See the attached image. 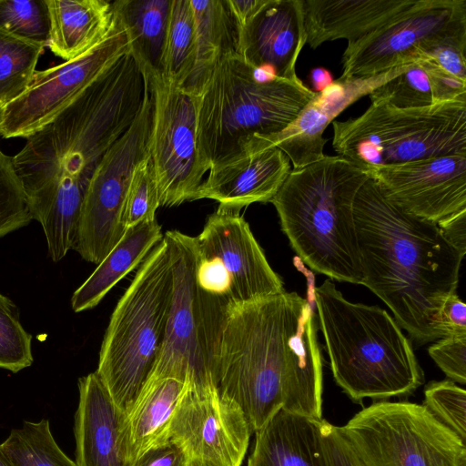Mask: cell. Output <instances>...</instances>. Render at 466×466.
Masks as SVG:
<instances>
[{"mask_svg": "<svg viewBox=\"0 0 466 466\" xmlns=\"http://www.w3.org/2000/svg\"><path fill=\"white\" fill-rule=\"evenodd\" d=\"M198 299L212 384L240 408L252 432L281 409L322 419L323 359L307 299L283 291L227 304L198 290Z\"/></svg>", "mask_w": 466, "mask_h": 466, "instance_id": "6da1fadb", "label": "cell"}, {"mask_svg": "<svg viewBox=\"0 0 466 466\" xmlns=\"http://www.w3.org/2000/svg\"><path fill=\"white\" fill-rule=\"evenodd\" d=\"M361 285L392 311L395 321L420 344L439 339L438 315L459 283L464 255L437 223L390 202L370 177L354 202Z\"/></svg>", "mask_w": 466, "mask_h": 466, "instance_id": "7a4b0ae2", "label": "cell"}, {"mask_svg": "<svg viewBox=\"0 0 466 466\" xmlns=\"http://www.w3.org/2000/svg\"><path fill=\"white\" fill-rule=\"evenodd\" d=\"M149 86L131 52L106 69L13 157L31 214L59 183L86 189L109 147L131 126Z\"/></svg>", "mask_w": 466, "mask_h": 466, "instance_id": "3957f363", "label": "cell"}, {"mask_svg": "<svg viewBox=\"0 0 466 466\" xmlns=\"http://www.w3.org/2000/svg\"><path fill=\"white\" fill-rule=\"evenodd\" d=\"M370 171L339 156L293 168L270 200L300 260L339 282L361 284L354 202Z\"/></svg>", "mask_w": 466, "mask_h": 466, "instance_id": "277c9868", "label": "cell"}, {"mask_svg": "<svg viewBox=\"0 0 466 466\" xmlns=\"http://www.w3.org/2000/svg\"><path fill=\"white\" fill-rule=\"evenodd\" d=\"M314 298L334 380L353 401L408 395L423 383L410 341L386 310L348 300L329 279Z\"/></svg>", "mask_w": 466, "mask_h": 466, "instance_id": "5b68a950", "label": "cell"}, {"mask_svg": "<svg viewBox=\"0 0 466 466\" xmlns=\"http://www.w3.org/2000/svg\"><path fill=\"white\" fill-rule=\"evenodd\" d=\"M254 71L238 54L224 56L197 96V140L207 172L286 129L316 95L300 79L261 82Z\"/></svg>", "mask_w": 466, "mask_h": 466, "instance_id": "8992f818", "label": "cell"}, {"mask_svg": "<svg viewBox=\"0 0 466 466\" xmlns=\"http://www.w3.org/2000/svg\"><path fill=\"white\" fill-rule=\"evenodd\" d=\"M172 297L170 253L163 237L118 300L99 351L96 373L127 415L159 358Z\"/></svg>", "mask_w": 466, "mask_h": 466, "instance_id": "52a82bcc", "label": "cell"}, {"mask_svg": "<svg viewBox=\"0 0 466 466\" xmlns=\"http://www.w3.org/2000/svg\"><path fill=\"white\" fill-rule=\"evenodd\" d=\"M331 124L338 156L367 170L466 155V101L420 108L371 102L360 116Z\"/></svg>", "mask_w": 466, "mask_h": 466, "instance_id": "ba28073f", "label": "cell"}, {"mask_svg": "<svg viewBox=\"0 0 466 466\" xmlns=\"http://www.w3.org/2000/svg\"><path fill=\"white\" fill-rule=\"evenodd\" d=\"M339 429L365 466H466L465 442L423 405L376 401Z\"/></svg>", "mask_w": 466, "mask_h": 466, "instance_id": "9c48e42d", "label": "cell"}, {"mask_svg": "<svg viewBox=\"0 0 466 466\" xmlns=\"http://www.w3.org/2000/svg\"><path fill=\"white\" fill-rule=\"evenodd\" d=\"M154 99L150 84L131 126L109 147L87 185L74 250L99 264L121 239L124 210L137 167L150 158Z\"/></svg>", "mask_w": 466, "mask_h": 466, "instance_id": "30bf717a", "label": "cell"}, {"mask_svg": "<svg viewBox=\"0 0 466 466\" xmlns=\"http://www.w3.org/2000/svg\"><path fill=\"white\" fill-rule=\"evenodd\" d=\"M466 35V0H416L342 55L340 80L370 77L412 64L435 46Z\"/></svg>", "mask_w": 466, "mask_h": 466, "instance_id": "8fae6325", "label": "cell"}, {"mask_svg": "<svg viewBox=\"0 0 466 466\" xmlns=\"http://www.w3.org/2000/svg\"><path fill=\"white\" fill-rule=\"evenodd\" d=\"M130 49L127 30L114 13L112 25L99 43L73 60L35 71L27 88L1 107L0 137L27 138L36 133Z\"/></svg>", "mask_w": 466, "mask_h": 466, "instance_id": "7c38bea8", "label": "cell"}, {"mask_svg": "<svg viewBox=\"0 0 466 466\" xmlns=\"http://www.w3.org/2000/svg\"><path fill=\"white\" fill-rule=\"evenodd\" d=\"M147 77L154 99L150 160L160 207H174L192 201L207 173L197 140L198 98L162 76Z\"/></svg>", "mask_w": 466, "mask_h": 466, "instance_id": "4fadbf2b", "label": "cell"}, {"mask_svg": "<svg viewBox=\"0 0 466 466\" xmlns=\"http://www.w3.org/2000/svg\"><path fill=\"white\" fill-rule=\"evenodd\" d=\"M163 237L169 248L173 297L163 348L149 379L171 377L193 387L213 385L195 279L196 238L177 230H168Z\"/></svg>", "mask_w": 466, "mask_h": 466, "instance_id": "5bb4252c", "label": "cell"}, {"mask_svg": "<svg viewBox=\"0 0 466 466\" xmlns=\"http://www.w3.org/2000/svg\"><path fill=\"white\" fill-rule=\"evenodd\" d=\"M251 433L240 408L214 385L188 384L174 413L169 441L186 466H241Z\"/></svg>", "mask_w": 466, "mask_h": 466, "instance_id": "9a60e30c", "label": "cell"}, {"mask_svg": "<svg viewBox=\"0 0 466 466\" xmlns=\"http://www.w3.org/2000/svg\"><path fill=\"white\" fill-rule=\"evenodd\" d=\"M384 197L412 216L438 223L466 210V155L370 169Z\"/></svg>", "mask_w": 466, "mask_h": 466, "instance_id": "2e32d148", "label": "cell"}, {"mask_svg": "<svg viewBox=\"0 0 466 466\" xmlns=\"http://www.w3.org/2000/svg\"><path fill=\"white\" fill-rule=\"evenodd\" d=\"M195 238L198 252L218 258L228 270L233 303L250 302L285 291L281 279L270 267L239 212L218 208Z\"/></svg>", "mask_w": 466, "mask_h": 466, "instance_id": "e0dca14e", "label": "cell"}, {"mask_svg": "<svg viewBox=\"0 0 466 466\" xmlns=\"http://www.w3.org/2000/svg\"><path fill=\"white\" fill-rule=\"evenodd\" d=\"M409 65L370 77L337 79L306 105L290 125L279 134L256 139L247 154L278 147L293 168H300L325 157L323 137L327 127L351 104L402 73Z\"/></svg>", "mask_w": 466, "mask_h": 466, "instance_id": "ac0fdd59", "label": "cell"}, {"mask_svg": "<svg viewBox=\"0 0 466 466\" xmlns=\"http://www.w3.org/2000/svg\"><path fill=\"white\" fill-rule=\"evenodd\" d=\"M75 415L76 466H133L127 415L95 372L78 380Z\"/></svg>", "mask_w": 466, "mask_h": 466, "instance_id": "d6986e66", "label": "cell"}, {"mask_svg": "<svg viewBox=\"0 0 466 466\" xmlns=\"http://www.w3.org/2000/svg\"><path fill=\"white\" fill-rule=\"evenodd\" d=\"M306 44L303 0H264L240 28L238 55L255 69L298 80L295 66Z\"/></svg>", "mask_w": 466, "mask_h": 466, "instance_id": "ffe728a7", "label": "cell"}, {"mask_svg": "<svg viewBox=\"0 0 466 466\" xmlns=\"http://www.w3.org/2000/svg\"><path fill=\"white\" fill-rule=\"evenodd\" d=\"M291 171L290 160L278 147H269L214 167L192 201L209 198L218 208L240 212L256 202H270Z\"/></svg>", "mask_w": 466, "mask_h": 466, "instance_id": "44dd1931", "label": "cell"}, {"mask_svg": "<svg viewBox=\"0 0 466 466\" xmlns=\"http://www.w3.org/2000/svg\"><path fill=\"white\" fill-rule=\"evenodd\" d=\"M416 0H303L307 44L353 43L382 26Z\"/></svg>", "mask_w": 466, "mask_h": 466, "instance_id": "7402d4cb", "label": "cell"}, {"mask_svg": "<svg viewBox=\"0 0 466 466\" xmlns=\"http://www.w3.org/2000/svg\"><path fill=\"white\" fill-rule=\"evenodd\" d=\"M321 420L281 409L255 432L248 466H322Z\"/></svg>", "mask_w": 466, "mask_h": 466, "instance_id": "603a6c76", "label": "cell"}, {"mask_svg": "<svg viewBox=\"0 0 466 466\" xmlns=\"http://www.w3.org/2000/svg\"><path fill=\"white\" fill-rule=\"evenodd\" d=\"M49 15L47 47L66 61L83 55L108 33L114 12L106 0H46Z\"/></svg>", "mask_w": 466, "mask_h": 466, "instance_id": "cb8c5ba5", "label": "cell"}, {"mask_svg": "<svg viewBox=\"0 0 466 466\" xmlns=\"http://www.w3.org/2000/svg\"><path fill=\"white\" fill-rule=\"evenodd\" d=\"M162 238L161 226L157 220L127 228L117 244L73 293V311L78 313L96 307L119 280L143 262Z\"/></svg>", "mask_w": 466, "mask_h": 466, "instance_id": "d4e9b609", "label": "cell"}, {"mask_svg": "<svg viewBox=\"0 0 466 466\" xmlns=\"http://www.w3.org/2000/svg\"><path fill=\"white\" fill-rule=\"evenodd\" d=\"M371 102L399 108H420L450 101H466V81L442 69L429 57L412 64L369 95Z\"/></svg>", "mask_w": 466, "mask_h": 466, "instance_id": "484cf974", "label": "cell"}, {"mask_svg": "<svg viewBox=\"0 0 466 466\" xmlns=\"http://www.w3.org/2000/svg\"><path fill=\"white\" fill-rule=\"evenodd\" d=\"M196 33V60L185 90L198 96L221 57L238 54L240 25L228 0H190Z\"/></svg>", "mask_w": 466, "mask_h": 466, "instance_id": "4316f807", "label": "cell"}, {"mask_svg": "<svg viewBox=\"0 0 466 466\" xmlns=\"http://www.w3.org/2000/svg\"><path fill=\"white\" fill-rule=\"evenodd\" d=\"M188 383L176 378L149 379L127 414L135 457L169 441L174 413Z\"/></svg>", "mask_w": 466, "mask_h": 466, "instance_id": "83f0119b", "label": "cell"}, {"mask_svg": "<svg viewBox=\"0 0 466 466\" xmlns=\"http://www.w3.org/2000/svg\"><path fill=\"white\" fill-rule=\"evenodd\" d=\"M172 0H117L112 2L130 37V52L147 76H162Z\"/></svg>", "mask_w": 466, "mask_h": 466, "instance_id": "f1b7e54d", "label": "cell"}, {"mask_svg": "<svg viewBox=\"0 0 466 466\" xmlns=\"http://www.w3.org/2000/svg\"><path fill=\"white\" fill-rule=\"evenodd\" d=\"M196 60V33L190 0H172L162 76L183 87Z\"/></svg>", "mask_w": 466, "mask_h": 466, "instance_id": "f546056e", "label": "cell"}, {"mask_svg": "<svg viewBox=\"0 0 466 466\" xmlns=\"http://www.w3.org/2000/svg\"><path fill=\"white\" fill-rule=\"evenodd\" d=\"M13 466H76L56 442L49 421H25L0 444Z\"/></svg>", "mask_w": 466, "mask_h": 466, "instance_id": "4dcf8cb0", "label": "cell"}, {"mask_svg": "<svg viewBox=\"0 0 466 466\" xmlns=\"http://www.w3.org/2000/svg\"><path fill=\"white\" fill-rule=\"evenodd\" d=\"M45 47L0 31V106L29 86Z\"/></svg>", "mask_w": 466, "mask_h": 466, "instance_id": "1f68e13d", "label": "cell"}, {"mask_svg": "<svg viewBox=\"0 0 466 466\" xmlns=\"http://www.w3.org/2000/svg\"><path fill=\"white\" fill-rule=\"evenodd\" d=\"M0 31L47 46L49 15L46 0H0Z\"/></svg>", "mask_w": 466, "mask_h": 466, "instance_id": "d6a6232c", "label": "cell"}, {"mask_svg": "<svg viewBox=\"0 0 466 466\" xmlns=\"http://www.w3.org/2000/svg\"><path fill=\"white\" fill-rule=\"evenodd\" d=\"M33 360L32 336L24 329L15 304L0 293V369L15 373Z\"/></svg>", "mask_w": 466, "mask_h": 466, "instance_id": "836d02e7", "label": "cell"}, {"mask_svg": "<svg viewBox=\"0 0 466 466\" xmlns=\"http://www.w3.org/2000/svg\"><path fill=\"white\" fill-rule=\"evenodd\" d=\"M33 220L24 187L15 170L13 157L0 148V238Z\"/></svg>", "mask_w": 466, "mask_h": 466, "instance_id": "e575fe53", "label": "cell"}, {"mask_svg": "<svg viewBox=\"0 0 466 466\" xmlns=\"http://www.w3.org/2000/svg\"><path fill=\"white\" fill-rule=\"evenodd\" d=\"M423 406L442 424L466 440V392L452 380L431 381L424 389Z\"/></svg>", "mask_w": 466, "mask_h": 466, "instance_id": "d590c367", "label": "cell"}, {"mask_svg": "<svg viewBox=\"0 0 466 466\" xmlns=\"http://www.w3.org/2000/svg\"><path fill=\"white\" fill-rule=\"evenodd\" d=\"M159 207L157 184L149 158L137 167L132 177L124 210L126 229L156 220Z\"/></svg>", "mask_w": 466, "mask_h": 466, "instance_id": "8d00e7d4", "label": "cell"}, {"mask_svg": "<svg viewBox=\"0 0 466 466\" xmlns=\"http://www.w3.org/2000/svg\"><path fill=\"white\" fill-rule=\"evenodd\" d=\"M195 279L200 292L233 303L230 276L218 258L201 255L198 249Z\"/></svg>", "mask_w": 466, "mask_h": 466, "instance_id": "74e56055", "label": "cell"}, {"mask_svg": "<svg viewBox=\"0 0 466 466\" xmlns=\"http://www.w3.org/2000/svg\"><path fill=\"white\" fill-rule=\"evenodd\" d=\"M429 355L452 381L466 382V335L439 339L430 346Z\"/></svg>", "mask_w": 466, "mask_h": 466, "instance_id": "f35d334b", "label": "cell"}, {"mask_svg": "<svg viewBox=\"0 0 466 466\" xmlns=\"http://www.w3.org/2000/svg\"><path fill=\"white\" fill-rule=\"evenodd\" d=\"M322 466H365L342 435L339 426L320 421Z\"/></svg>", "mask_w": 466, "mask_h": 466, "instance_id": "ab89813d", "label": "cell"}, {"mask_svg": "<svg viewBox=\"0 0 466 466\" xmlns=\"http://www.w3.org/2000/svg\"><path fill=\"white\" fill-rule=\"evenodd\" d=\"M466 35L442 43L432 48L425 57L432 59L442 69L466 81Z\"/></svg>", "mask_w": 466, "mask_h": 466, "instance_id": "60d3db41", "label": "cell"}, {"mask_svg": "<svg viewBox=\"0 0 466 466\" xmlns=\"http://www.w3.org/2000/svg\"><path fill=\"white\" fill-rule=\"evenodd\" d=\"M439 339L466 335V306L457 294L444 302L437 319Z\"/></svg>", "mask_w": 466, "mask_h": 466, "instance_id": "b9f144b4", "label": "cell"}, {"mask_svg": "<svg viewBox=\"0 0 466 466\" xmlns=\"http://www.w3.org/2000/svg\"><path fill=\"white\" fill-rule=\"evenodd\" d=\"M133 466H186L183 455L171 441L155 446L139 457Z\"/></svg>", "mask_w": 466, "mask_h": 466, "instance_id": "7bdbcfd3", "label": "cell"}, {"mask_svg": "<svg viewBox=\"0 0 466 466\" xmlns=\"http://www.w3.org/2000/svg\"><path fill=\"white\" fill-rule=\"evenodd\" d=\"M443 237L461 253H466V210L437 223Z\"/></svg>", "mask_w": 466, "mask_h": 466, "instance_id": "ee69618b", "label": "cell"}, {"mask_svg": "<svg viewBox=\"0 0 466 466\" xmlns=\"http://www.w3.org/2000/svg\"><path fill=\"white\" fill-rule=\"evenodd\" d=\"M230 8L240 25V28L249 20L259 8L264 0H228Z\"/></svg>", "mask_w": 466, "mask_h": 466, "instance_id": "f6af8a7d", "label": "cell"}, {"mask_svg": "<svg viewBox=\"0 0 466 466\" xmlns=\"http://www.w3.org/2000/svg\"><path fill=\"white\" fill-rule=\"evenodd\" d=\"M309 78L315 93L322 91L333 82L330 72L323 67L311 69Z\"/></svg>", "mask_w": 466, "mask_h": 466, "instance_id": "bcb514c9", "label": "cell"}, {"mask_svg": "<svg viewBox=\"0 0 466 466\" xmlns=\"http://www.w3.org/2000/svg\"><path fill=\"white\" fill-rule=\"evenodd\" d=\"M0 466H13L11 461L7 457V455L3 451L0 445Z\"/></svg>", "mask_w": 466, "mask_h": 466, "instance_id": "7dc6e473", "label": "cell"}, {"mask_svg": "<svg viewBox=\"0 0 466 466\" xmlns=\"http://www.w3.org/2000/svg\"><path fill=\"white\" fill-rule=\"evenodd\" d=\"M2 106H0V109H1Z\"/></svg>", "mask_w": 466, "mask_h": 466, "instance_id": "c3c4849f", "label": "cell"}]
</instances>
